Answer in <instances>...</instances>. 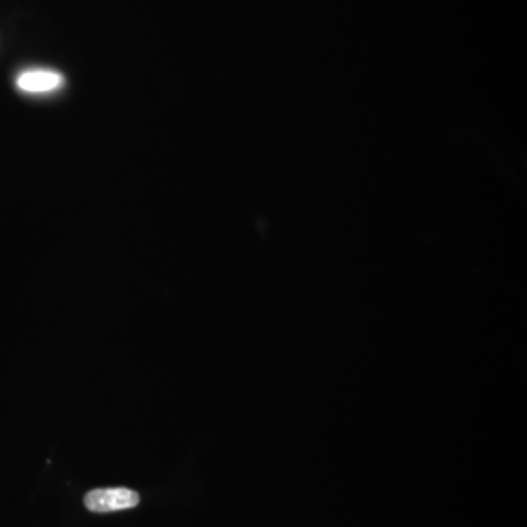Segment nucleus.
<instances>
[{
    "mask_svg": "<svg viewBox=\"0 0 527 527\" xmlns=\"http://www.w3.org/2000/svg\"><path fill=\"white\" fill-rule=\"evenodd\" d=\"M84 503L93 513H112L137 507L140 495L128 488L93 489L85 495Z\"/></svg>",
    "mask_w": 527,
    "mask_h": 527,
    "instance_id": "obj_1",
    "label": "nucleus"
},
{
    "mask_svg": "<svg viewBox=\"0 0 527 527\" xmlns=\"http://www.w3.org/2000/svg\"><path fill=\"white\" fill-rule=\"evenodd\" d=\"M65 77L59 71L49 68H30L20 72L17 87L22 93L49 94L61 90Z\"/></svg>",
    "mask_w": 527,
    "mask_h": 527,
    "instance_id": "obj_2",
    "label": "nucleus"
}]
</instances>
